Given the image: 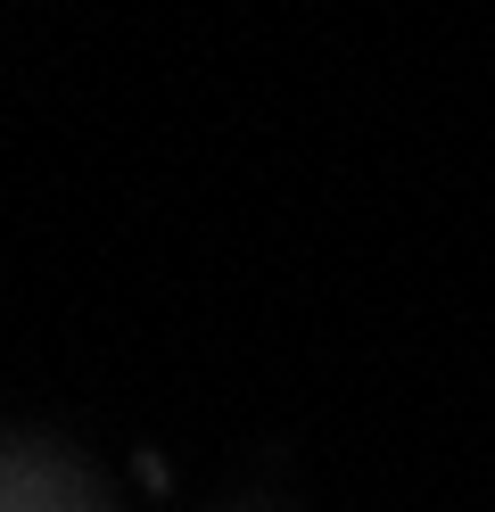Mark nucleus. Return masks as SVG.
<instances>
[{
  "mask_svg": "<svg viewBox=\"0 0 495 512\" xmlns=\"http://www.w3.org/2000/svg\"><path fill=\"white\" fill-rule=\"evenodd\" d=\"M0 512H83L66 488H33V479H9L0 471Z\"/></svg>",
  "mask_w": 495,
  "mask_h": 512,
  "instance_id": "1",
  "label": "nucleus"
}]
</instances>
